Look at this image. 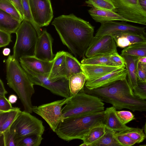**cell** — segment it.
<instances>
[{
    "instance_id": "6da1fadb",
    "label": "cell",
    "mask_w": 146,
    "mask_h": 146,
    "mask_svg": "<svg viewBox=\"0 0 146 146\" xmlns=\"http://www.w3.org/2000/svg\"><path fill=\"white\" fill-rule=\"evenodd\" d=\"M62 43L76 57L85 58L94 37V27L73 14L55 18L52 23Z\"/></svg>"
},
{
    "instance_id": "7a4b0ae2",
    "label": "cell",
    "mask_w": 146,
    "mask_h": 146,
    "mask_svg": "<svg viewBox=\"0 0 146 146\" xmlns=\"http://www.w3.org/2000/svg\"><path fill=\"white\" fill-rule=\"evenodd\" d=\"M18 60L9 55L6 60V79L7 84L17 94L24 107V111L32 113L31 97L35 93L34 84Z\"/></svg>"
},
{
    "instance_id": "3957f363",
    "label": "cell",
    "mask_w": 146,
    "mask_h": 146,
    "mask_svg": "<svg viewBox=\"0 0 146 146\" xmlns=\"http://www.w3.org/2000/svg\"><path fill=\"white\" fill-rule=\"evenodd\" d=\"M104 111L64 119L59 123L54 132L66 141L82 140L92 128L104 125Z\"/></svg>"
},
{
    "instance_id": "277c9868",
    "label": "cell",
    "mask_w": 146,
    "mask_h": 146,
    "mask_svg": "<svg viewBox=\"0 0 146 146\" xmlns=\"http://www.w3.org/2000/svg\"><path fill=\"white\" fill-rule=\"evenodd\" d=\"M104 104L98 98L84 92L83 89L77 94L67 98L62 108L63 119L104 110Z\"/></svg>"
},
{
    "instance_id": "5b68a950",
    "label": "cell",
    "mask_w": 146,
    "mask_h": 146,
    "mask_svg": "<svg viewBox=\"0 0 146 146\" xmlns=\"http://www.w3.org/2000/svg\"><path fill=\"white\" fill-rule=\"evenodd\" d=\"M15 33L16 39L13 48V56L19 62L22 57L35 56L38 36L32 24L24 20Z\"/></svg>"
},
{
    "instance_id": "8992f818",
    "label": "cell",
    "mask_w": 146,
    "mask_h": 146,
    "mask_svg": "<svg viewBox=\"0 0 146 146\" xmlns=\"http://www.w3.org/2000/svg\"><path fill=\"white\" fill-rule=\"evenodd\" d=\"M22 67L34 85L42 86L52 93L65 98L71 97L68 79L63 77L50 79L48 77V75L36 74Z\"/></svg>"
},
{
    "instance_id": "52a82bcc",
    "label": "cell",
    "mask_w": 146,
    "mask_h": 146,
    "mask_svg": "<svg viewBox=\"0 0 146 146\" xmlns=\"http://www.w3.org/2000/svg\"><path fill=\"white\" fill-rule=\"evenodd\" d=\"M16 138L35 134L42 135L45 130L42 121L31 113L21 111L10 127Z\"/></svg>"
},
{
    "instance_id": "ba28073f",
    "label": "cell",
    "mask_w": 146,
    "mask_h": 146,
    "mask_svg": "<svg viewBox=\"0 0 146 146\" xmlns=\"http://www.w3.org/2000/svg\"><path fill=\"white\" fill-rule=\"evenodd\" d=\"M116 9L114 12L128 22L146 25V11L139 0H111Z\"/></svg>"
},
{
    "instance_id": "9c48e42d",
    "label": "cell",
    "mask_w": 146,
    "mask_h": 146,
    "mask_svg": "<svg viewBox=\"0 0 146 146\" xmlns=\"http://www.w3.org/2000/svg\"><path fill=\"white\" fill-rule=\"evenodd\" d=\"M67 101V98H64L38 106H34L33 111L44 119L54 132L63 119L62 107Z\"/></svg>"
},
{
    "instance_id": "30bf717a",
    "label": "cell",
    "mask_w": 146,
    "mask_h": 146,
    "mask_svg": "<svg viewBox=\"0 0 146 146\" xmlns=\"http://www.w3.org/2000/svg\"><path fill=\"white\" fill-rule=\"evenodd\" d=\"M145 27L131 25L126 21H112L101 23L95 34L96 36L109 35L112 37L122 33H128L142 35L146 37Z\"/></svg>"
},
{
    "instance_id": "8fae6325",
    "label": "cell",
    "mask_w": 146,
    "mask_h": 146,
    "mask_svg": "<svg viewBox=\"0 0 146 146\" xmlns=\"http://www.w3.org/2000/svg\"><path fill=\"white\" fill-rule=\"evenodd\" d=\"M31 15L40 28L49 25L53 17L50 0H29Z\"/></svg>"
},
{
    "instance_id": "7c38bea8",
    "label": "cell",
    "mask_w": 146,
    "mask_h": 146,
    "mask_svg": "<svg viewBox=\"0 0 146 146\" xmlns=\"http://www.w3.org/2000/svg\"><path fill=\"white\" fill-rule=\"evenodd\" d=\"M117 52V45L113 37L109 35L94 36L85 54L87 58L96 55H111Z\"/></svg>"
},
{
    "instance_id": "4fadbf2b",
    "label": "cell",
    "mask_w": 146,
    "mask_h": 146,
    "mask_svg": "<svg viewBox=\"0 0 146 146\" xmlns=\"http://www.w3.org/2000/svg\"><path fill=\"white\" fill-rule=\"evenodd\" d=\"M52 37L45 30L42 32L37 39L35 56L36 58L45 61H51L54 57L52 51Z\"/></svg>"
},
{
    "instance_id": "5bb4252c",
    "label": "cell",
    "mask_w": 146,
    "mask_h": 146,
    "mask_svg": "<svg viewBox=\"0 0 146 146\" xmlns=\"http://www.w3.org/2000/svg\"><path fill=\"white\" fill-rule=\"evenodd\" d=\"M127 73L125 68L117 69L96 79L86 80L84 86L92 90L109 86L114 82L126 78Z\"/></svg>"
},
{
    "instance_id": "9a60e30c",
    "label": "cell",
    "mask_w": 146,
    "mask_h": 146,
    "mask_svg": "<svg viewBox=\"0 0 146 146\" xmlns=\"http://www.w3.org/2000/svg\"><path fill=\"white\" fill-rule=\"evenodd\" d=\"M53 61L54 59L50 61L43 60L33 56L22 57L20 58L19 62L22 67H25L35 73L48 75Z\"/></svg>"
},
{
    "instance_id": "2e32d148",
    "label": "cell",
    "mask_w": 146,
    "mask_h": 146,
    "mask_svg": "<svg viewBox=\"0 0 146 146\" xmlns=\"http://www.w3.org/2000/svg\"><path fill=\"white\" fill-rule=\"evenodd\" d=\"M116 111V109L113 106L107 108L104 110L103 124L106 128L116 132H124L131 129L133 127L124 124Z\"/></svg>"
},
{
    "instance_id": "e0dca14e",
    "label": "cell",
    "mask_w": 146,
    "mask_h": 146,
    "mask_svg": "<svg viewBox=\"0 0 146 146\" xmlns=\"http://www.w3.org/2000/svg\"><path fill=\"white\" fill-rule=\"evenodd\" d=\"M124 68L102 65L82 64L83 72L87 80H91L100 77L118 69Z\"/></svg>"
},
{
    "instance_id": "ac0fdd59",
    "label": "cell",
    "mask_w": 146,
    "mask_h": 146,
    "mask_svg": "<svg viewBox=\"0 0 146 146\" xmlns=\"http://www.w3.org/2000/svg\"><path fill=\"white\" fill-rule=\"evenodd\" d=\"M88 12L93 19L96 22L101 23L115 21L128 22L126 19L113 11L92 7L88 10Z\"/></svg>"
},
{
    "instance_id": "d6986e66",
    "label": "cell",
    "mask_w": 146,
    "mask_h": 146,
    "mask_svg": "<svg viewBox=\"0 0 146 146\" xmlns=\"http://www.w3.org/2000/svg\"><path fill=\"white\" fill-rule=\"evenodd\" d=\"M66 52L60 51L55 54L51 69L48 76L49 78H66L65 68Z\"/></svg>"
},
{
    "instance_id": "ffe728a7",
    "label": "cell",
    "mask_w": 146,
    "mask_h": 146,
    "mask_svg": "<svg viewBox=\"0 0 146 146\" xmlns=\"http://www.w3.org/2000/svg\"><path fill=\"white\" fill-rule=\"evenodd\" d=\"M124 58L128 77V83L133 90L137 86L138 80L136 74V67L138 58L127 54H120Z\"/></svg>"
},
{
    "instance_id": "44dd1931",
    "label": "cell",
    "mask_w": 146,
    "mask_h": 146,
    "mask_svg": "<svg viewBox=\"0 0 146 146\" xmlns=\"http://www.w3.org/2000/svg\"><path fill=\"white\" fill-rule=\"evenodd\" d=\"M117 46L125 48L132 44L146 41V37L140 35L128 33L119 34L113 37Z\"/></svg>"
},
{
    "instance_id": "7402d4cb",
    "label": "cell",
    "mask_w": 146,
    "mask_h": 146,
    "mask_svg": "<svg viewBox=\"0 0 146 146\" xmlns=\"http://www.w3.org/2000/svg\"><path fill=\"white\" fill-rule=\"evenodd\" d=\"M21 22L10 14L0 9V30L10 34L16 33Z\"/></svg>"
},
{
    "instance_id": "603a6c76",
    "label": "cell",
    "mask_w": 146,
    "mask_h": 146,
    "mask_svg": "<svg viewBox=\"0 0 146 146\" xmlns=\"http://www.w3.org/2000/svg\"><path fill=\"white\" fill-rule=\"evenodd\" d=\"M21 111L18 107H13L7 111H0V133L10 127Z\"/></svg>"
},
{
    "instance_id": "cb8c5ba5",
    "label": "cell",
    "mask_w": 146,
    "mask_h": 146,
    "mask_svg": "<svg viewBox=\"0 0 146 146\" xmlns=\"http://www.w3.org/2000/svg\"><path fill=\"white\" fill-rule=\"evenodd\" d=\"M87 80L83 72L71 75L69 78L71 96L78 93L84 88Z\"/></svg>"
},
{
    "instance_id": "d4e9b609",
    "label": "cell",
    "mask_w": 146,
    "mask_h": 146,
    "mask_svg": "<svg viewBox=\"0 0 146 146\" xmlns=\"http://www.w3.org/2000/svg\"><path fill=\"white\" fill-rule=\"evenodd\" d=\"M65 64L67 78L69 79L73 74L83 72L81 63L75 57L68 52H66Z\"/></svg>"
},
{
    "instance_id": "484cf974",
    "label": "cell",
    "mask_w": 146,
    "mask_h": 146,
    "mask_svg": "<svg viewBox=\"0 0 146 146\" xmlns=\"http://www.w3.org/2000/svg\"><path fill=\"white\" fill-rule=\"evenodd\" d=\"M106 128V132L104 135L90 146H122L115 135L116 132Z\"/></svg>"
},
{
    "instance_id": "4316f807",
    "label": "cell",
    "mask_w": 146,
    "mask_h": 146,
    "mask_svg": "<svg viewBox=\"0 0 146 146\" xmlns=\"http://www.w3.org/2000/svg\"><path fill=\"white\" fill-rule=\"evenodd\" d=\"M106 131L104 125L93 128L85 136L82 140L83 143L80 146H90L104 135Z\"/></svg>"
},
{
    "instance_id": "83f0119b",
    "label": "cell",
    "mask_w": 146,
    "mask_h": 146,
    "mask_svg": "<svg viewBox=\"0 0 146 146\" xmlns=\"http://www.w3.org/2000/svg\"><path fill=\"white\" fill-rule=\"evenodd\" d=\"M121 54H127L138 57H146V41L136 43L124 48Z\"/></svg>"
},
{
    "instance_id": "f1b7e54d",
    "label": "cell",
    "mask_w": 146,
    "mask_h": 146,
    "mask_svg": "<svg viewBox=\"0 0 146 146\" xmlns=\"http://www.w3.org/2000/svg\"><path fill=\"white\" fill-rule=\"evenodd\" d=\"M43 139L42 135L35 134L16 138V146H39Z\"/></svg>"
},
{
    "instance_id": "f546056e",
    "label": "cell",
    "mask_w": 146,
    "mask_h": 146,
    "mask_svg": "<svg viewBox=\"0 0 146 146\" xmlns=\"http://www.w3.org/2000/svg\"><path fill=\"white\" fill-rule=\"evenodd\" d=\"M110 55H98L89 58H84L81 63L84 64L102 65L114 66L111 61Z\"/></svg>"
},
{
    "instance_id": "4dcf8cb0",
    "label": "cell",
    "mask_w": 146,
    "mask_h": 146,
    "mask_svg": "<svg viewBox=\"0 0 146 146\" xmlns=\"http://www.w3.org/2000/svg\"><path fill=\"white\" fill-rule=\"evenodd\" d=\"M0 9L10 14L21 23L24 20L17 8L9 0H0Z\"/></svg>"
},
{
    "instance_id": "1f68e13d",
    "label": "cell",
    "mask_w": 146,
    "mask_h": 146,
    "mask_svg": "<svg viewBox=\"0 0 146 146\" xmlns=\"http://www.w3.org/2000/svg\"><path fill=\"white\" fill-rule=\"evenodd\" d=\"M88 6L96 9L114 11L116 8L111 0H87Z\"/></svg>"
},
{
    "instance_id": "d6a6232c",
    "label": "cell",
    "mask_w": 146,
    "mask_h": 146,
    "mask_svg": "<svg viewBox=\"0 0 146 146\" xmlns=\"http://www.w3.org/2000/svg\"><path fill=\"white\" fill-rule=\"evenodd\" d=\"M24 17V20L31 23L35 29L38 36L41 34L42 32L40 28L35 23L31 15L30 9L29 0H21Z\"/></svg>"
},
{
    "instance_id": "836d02e7",
    "label": "cell",
    "mask_w": 146,
    "mask_h": 146,
    "mask_svg": "<svg viewBox=\"0 0 146 146\" xmlns=\"http://www.w3.org/2000/svg\"><path fill=\"white\" fill-rule=\"evenodd\" d=\"M9 128L0 133L1 146H16L15 134Z\"/></svg>"
},
{
    "instance_id": "e575fe53",
    "label": "cell",
    "mask_w": 146,
    "mask_h": 146,
    "mask_svg": "<svg viewBox=\"0 0 146 146\" xmlns=\"http://www.w3.org/2000/svg\"><path fill=\"white\" fill-rule=\"evenodd\" d=\"M124 132L136 143L142 142L145 138V135L143 129L138 128H133Z\"/></svg>"
},
{
    "instance_id": "d590c367",
    "label": "cell",
    "mask_w": 146,
    "mask_h": 146,
    "mask_svg": "<svg viewBox=\"0 0 146 146\" xmlns=\"http://www.w3.org/2000/svg\"><path fill=\"white\" fill-rule=\"evenodd\" d=\"M115 135L122 146H130L136 143L128 136L124 132H116Z\"/></svg>"
},
{
    "instance_id": "8d00e7d4",
    "label": "cell",
    "mask_w": 146,
    "mask_h": 146,
    "mask_svg": "<svg viewBox=\"0 0 146 146\" xmlns=\"http://www.w3.org/2000/svg\"><path fill=\"white\" fill-rule=\"evenodd\" d=\"M136 74L138 81L143 83H146V63L138 61Z\"/></svg>"
},
{
    "instance_id": "74e56055",
    "label": "cell",
    "mask_w": 146,
    "mask_h": 146,
    "mask_svg": "<svg viewBox=\"0 0 146 146\" xmlns=\"http://www.w3.org/2000/svg\"><path fill=\"white\" fill-rule=\"evenodd\" d=\"M116 112L121 121L125 124L135 119L134 115L130 111H116Z\"/></svg>"
},
{
    "instance_id": "f35d334b",
    "label": "cell",
    "mask_w": 146,
    "mask_h": 146,
    "mask_svg": "<svg viewBox=\"0 0 146 146\" xmlns=\"http://www.w3.org/2000/svg\"><path fill=\"white\" fill-rule=\"evenodd\" d=\"M133 91L138 97L146 100V83H143L138 81L137 86Z\"/></svg>"
},
{
    "instance_id": "ab89813d",
    "label": "cell",
    "mask_w": 146,
    "mask_h": 146,
    "mask_svg": "<svg viewBox=\"0 0 146 146\" xmlns=\"http://www.w3.org/2000/svg\"><path fill=\"white\" fill-rule=\"evenodd\" d=\"M110 58L114 66L125 68V60L120 55L118 54L117 52L110 55Z\"/></svg>"
},
{
    "instance_id": "60d3db41",
    "label": "cell",
    "mask_w": 146,
    "mask_h": 146,
    "mask_svg": "<svg viewBox=\"0 0 146 146\" xmlns=\"http://www.w3.org/2000/svg\"><path fill=\"white\" fill-rule=\"evenodd\" d=\"M11 41V34L0 30V47L8 45Z\"/></svg>"
},
{
    "instance_id": "b9f144b4",
    "label": "cell",
    "mask_w": 146,
    "mask_h": 146,
    "mask_svg": "<svg viewBox=\"0 0 146 146\" xmlns=\"http://www.w3.org/2000/svg\"><path fill=\"white\" fill-rule=\"evenodd\" d=\"M13 108L11 104L5 96H0V111H9Z\"/></svg>"
},
{
    "instance_id": "7bdbcfd3",
    "label": "cell",
    "mask_w": 146,
    "mask_h": 146,
    "mask_svg": "<svg viewBox=\"0 0 146 146\" xmlns=\"http://www.w3.org/2000/svg\"><path fill=\"white\" fill-rule=\"evenodd\" d=\"M17 8L24 19L23 15L21 0H9Z\"/></svg>"
},
{
    "instance_id": "ee69618b",
    "label": "cell",
    "mask_w": 146,
    "mask_h": 146,
    "mask_svg": "<svg viewBox=\"0 0 146 146\" xmlns=\"http://www.w3.org/2000/svg\"><path fill=\"white\" fill-rule=\"evenodd\" d=\"M7 92L5 90L3 81L0 80V96H5L7 94Z\"/></svg>"
},
{
    "instance_id": "f6af8a7d",
    "label": "cell",
    "mask_w": 146,
    "mask_h": 146,
    "mask_svg": "<svg viewBox=\"0 0 146 146\" xmlns=\"http://www.w3.org/2000/svg\"><path fill=\"white\" fill-rule=\"evenodd\" d=\"M8 100L11 104H13L16 102L17 97L14 94H11L9 96Z\"/></svg>"
},
{
    "instance_id": "bcb514c9",
    "label": "cell",
    "mask_w": 146,
    "mask_h": 146,
    "mask_svg": "<svg viewBox=\"0 0 146 146\" xmlns=\"http://www.w3.org/2000/svg\"><path fill=\"white\" fill-rule=\"evenodd\" d=\"M11 52L10 49L9 48H4L3 50V54L5 56H8L10 54Z\"/></svg>"
},
{
    "instance_id": "7dc6e473",
    "label": "cell",
    "mask_w": 146,
    "mask_h": 146,
    "mask_svg": "<svg viewBox=\"0 0 146 146\" xmlns=\"http://www.w3.org/2000/svg\"><path fill=\"white\" fill-rule=\"evenodd\" d=\"M142 8L146 11V0H139Z\"/></svg>"
},
{
    "instance_id": "c3c4849f",
    "label": "cell",
    "mask_w": 146,
    "mask_h": 146,
    "mask_svg": "<svg viewBox=\"0 0 146 146\" xmlns=\"http://www.w3.org/2000/svg\"><path fill=\"white\" fill-rule=\"evenodd\" d=\"M138 61L143 63H146V57H138Z\"/></svg>"
},
{
    "instance_id": "681fc988",
    "label": "cell",
    "mask_w": 146,
    "mask_h": 146,
    "mask_svg": "<svg viewBox=\"0 0 146 146\" xmlns=\"http://www.w3.org/2000/svg\"><path fill=\"white\" fill-rule=\"evenodd\" d=\"M144 132L145 135V139H146V121L144 126Z\"/></svg>"
}]
</instances>
